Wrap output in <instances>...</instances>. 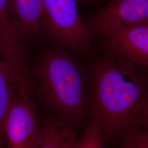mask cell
Segmentation results:
<instances>
[{
	"label": "cell",
	"instance_id": "1",
	"mask_svg": "<svg viewBox=\"0 0 148 148\" xmlns=\"http://www.w3.org/2000/svg\"><path fill=\"white\" fill-rule=\"evenodd\" d=\"M90 117L106 142H115L129 128L142 125L148 111V79L138 66L109 52L98 59L88 90Z\"/></svg>",
	"mask_w": 148,
	"mask_h": 148
},
{
	"label": "cell",
	"instance_id": "2",
	"mask_svg": "<svg viewBox=\"0 0 148 148\" xmlns=\"http://www.w3.org/2000/svg\"><path fill=\"white\" fill-rule=\"evenodd\" d=\"M31 70L32 92H37L59 121L73 128L84 127L90 117L88 89L83 70L71 54L49 49Z\"/></svg>",
	"mask_w": 148,
	"mask_h": 148
},
{
	"label": "cell",
	"instance_id": "3",
	"mask_svg": "<svg viewBox=\"0 0 148 148\" xmlns=\"http://www.w3.org/2000/svg\"><path fill=\"white\" fill-rule=\"evenodd\" d=\"M41 30L59 45L86 54L91 38L79 16L78 0H42Z\"/></svg>",
	"mask_w": 148,
	"mask_h": 148
},
{
	"label": "cell",
	"instance_id": "4",
	"mask_svg": "<svg viewBox=\"0 0 148 148\" xmlns=\"http://www.w3.org/2000/svg\"><path fill=\"white\" fill-rule=\"evenodd\" d=\"M83 21L91 39L148 24V0H112Z\"/></svg>",
	"mask_w": 148,
	"mask_h": 148
},
{
	"label": "cell",
	"instance_id": "5",
	"mask_svg": "<svg viewBox=\"0 0 148 148\" xmlns=\"http://www.w3.org/2000/svg\"><path fill=\"white\" fill-rule=\"evenodd\" d=\"M40 120L32 95L18 90L5 131V148H38L41 141Z\"/></svg>",
	"mask_w": 148,
	"mask_h": 148
},
{
	"label": "cell",
	"instance_id": "6",
	"mask_svg": "<svg viewBox=\"0 0 148 148\" xmlns=\"http://www.w3.org/2000/svg\"><path fill=\"white\" fill-rule=\"evenodd\" d=\"M102 38L109 52L148 68V24L123 28Z\"/></svg>",
	"mask_w": 148,
	"mask_h": 148
},
{
	"label": "cell",
	"instance_id": "7",
	"mask_svg": "<svg viewBox=\"0 0 148 148\" xmlns=\"http://www.w3.org/2000/svg\"><path fill=\"white\" fill-rule=\"evenodd\" d=\"M12 16L23 41L41 34L42 0H10Z\"/></svg>",
	"mask_w": 148,
	"mask_h": 148
},
{
	"label": "cell",
	"instance_id": "8",
	"mask_svg": "<svg viewBox=\"0 0 148 148\" xmlns=\"http://www.w3.org/2000/svg\"><path fill=\"white\" fill-rule=\"evenodd\" d=\"M42 138L38 148H76L78 139L74 129L52 117L40 120Z\"/></svg>",
	"mask_w": 148,
	"mask_h": 148
},
{
	"label": "cell",
	"instance_id": "9",
	"mask_svg": "<svg viewBox=\"0 0 148 148\" xmlns=\"http://www.w3.org/2000/svg\"><path fill=\"white\" fill-rule=\"evenodd\" d=\"M104 143L99 122L95 118L90 117L84 127L76 148H104Z\"/></svg>",
	"mask_w": 148,
	"mask_h": 148
},
{
	"label": "cell",
	"instance_id": "10",
	"mask_svg": "<svg viewBox=\"0 0 148 148\" xmlns=\"http://www.w3.org/2000/svg\"><path fill=\"white\" fill-rule=\"evenodd\" d=\"M117 148H148V131L140 125L129 128L115 142Z\"/></svg>",
	"mask_w": 148,
	"mask_h": 148
},
{
	"label": "cell",
	"instance_id": "11",
	"mask_svg": "<svg viewBox=\"0 0 148 148\" xmlns=\"http://www.w3.org/2000/svg\"><path fill=\"white\" fill-rule=\"evenodd\" d=\"M142 127L146 130L147 131H148V111L147 112V114L146 115V116L145 117L144 120H143V122L142 123L141 125Z\"/></svg>",
	"mask_w": 148,
	"mask_h": 148
},
{
	"label": "cell",
	"instance_id": "12",
	"mask_svg": "<svg viewBox=\"0 0 148 148\" xmlns=\"http://www.w3.org/2000/svg\"><path fill=\"white\" fill-rule=\"evenodd\" d=\"M145 75V76H146V77H147V79H148V74H145V73H144Z\"/></svg>",
	"mask_w": 148,
	"mask_h": 148
},
{
	"label": "cell",
	"instance_id": "13",
	"mask_svg": "<svg viewBox=\"0 0 148 148\" xmlns=\"http://www.w3.org/2000/svg\"><path fill=\"white\" fill-rule=\"evenodd\" d=\"M93 1H99V0H93Z\"/></svg>",
	"mask_w": 148,
	"mask_h": 148
}]
</instances>
